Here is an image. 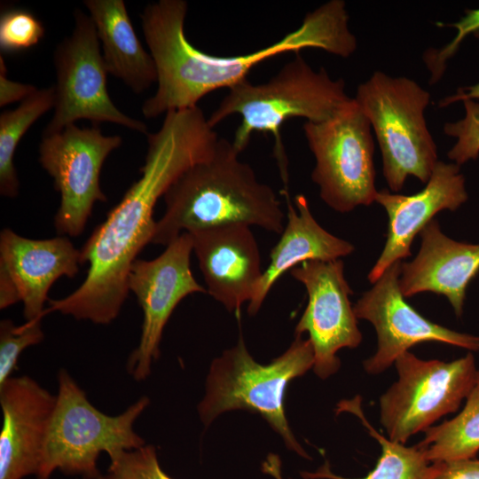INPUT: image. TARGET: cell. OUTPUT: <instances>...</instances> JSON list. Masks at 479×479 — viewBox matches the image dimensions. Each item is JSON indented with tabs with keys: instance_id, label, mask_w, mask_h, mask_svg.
Segmentation results:
<instances>
[{
	"instance_id": "1",
	"label": "cell",
	"mask_w": 479,
	"mask_h": 479,
	"mask_svg": "<svg viewBox=\"0 0 479 479\" xmlns=\"http://www.w3.org/2000/svg\"><path fill=\"white\" fill-rule=\"evenodd\" d=\"M146 137L147 151L140 177L80 249L81 264H89L83 282L70 294L49 300L46 314L59 311L98 325L114 321L130 292V267L152 241L158 200L186 169L206 159L213 149L208 131L179 113L167 114L160 129Z\"/></svg>"
},
{
	"instance_id": "2",
	"label": "cell",
	"mask_w": 479,
	"mask_h": 479,
	"mask_svg": "<svg viewBox=\"0 0 479 479\" xmlns=\"http://www.w3.org/2000/svg\"><path fill=\"white\" fill-rule=\"evenodd\" d=\"M187 10L185 0H159L148 4L141 13L158 84L153 96L142 105L146 119L196 106L207 94L247 79L255 67L273 57L316 48L348 58L357 46L343 0H330L308 12L295 30L272 44L235 56H215L192 45L185 34Z\"/></svg>"
},
{
	"instance_id": "3",
	"label": "cell",
	"mask_w": 479,
	"mask_h": 479,
	"mask_svg": "<svg viewBox=\"0 0 479 479\" xmlns=\"http://www.w3.org/2000/svg\"><path fill=\"white\" fill-rule=\"evenodd\" d=\"M240 154L232 141L219 137L208 157L176 180L163 196L165 211L152 244L166 247L183 232L227 224L281 234L287 216L277 194Z\"/></svg>"
},
{
	"instance_id": "4",
	"label": "cell",
	"mask_w": 479,
	"mask_h": 479,
	"mask_svg": "<svg viewBox=\"0 0 479 479\" xmlns=\"http://www.w3.org/2000/svg\"><path fill=\"white\" fill-rule=\"evenodd\" d=\"M351 98L345 92L343 79H332L324 67L314 70L297 52L267 82L253 84L246 79L229 88L208 120L215 128L230 115L241 117L232 141L240 153L255 132L271 134L274 156L287 191L288 161L281 136L283 124L293 118H304L310 122L326 121Z\"/></svg>"
},
{
	"instance_id": "5",
	"label": "cell",
	"mask_w": 479,
	"mask_h": 479,
	"mask_svg": "<svg viewBox=\"0 0 479 479\" xmlns=\"http://www.w3.org/2000/svg\"><path fill=\"white\" fill-rule=\"evenodd\" d=\"M313 365L312 345L302 335H295L290 347L268 365H261L251 357L240 336L234 347L211 364L206 394L198 406L200 420L208 426L228 411L246 409L259 413L289 449L309 458L289 428L284 398L289 382Z\"/></svg>"
},
{
	"instance_id": "6",
	"label": "cell",
	"mask_w": 479,
	"mask_h": 479,
	"mask_svg": "<svg viewBox=\"0 0 479 479\" xmlns=\"http://www.w3.org/2000/svg\"><path fill=\"white\" fill-rule=\"evenodd\" d=\"M149 404L142 397L122 413L111 416L97 409L67 370L58 374L56 404L47 430L37 479H50L59 469L67 475L94 479L103 452L112 459L145 444L134 423Z\"/></svg>"
},
{
	"instance_id": "7",
	"label": "cell",
	"mask_w": 479,
	"mask_h": 479,
	"mask_svg": "<svg viewBox=\"0 0 479 479\" xmlns=\"http://www.w3.org/2000/svg\"><path fill=\"white\" fill-rule=\"evenodd\" d=\"M354 99L375 133L389 189L399 192L409 176L427 184L439 161L424 114L429 92L408 77L375 71Z\"/></svg>"
},
{
	"instance_id": "8",
	"label": "cell",
	"mask_w": 479,
	"mask_h": 479,
	"mask_svg": "<svg viewBox=\"0 0 479 479\" xmlns=\"http://www.w3.org/2000/svg\"><path fill=\"white\" fill-rule=\"evenodd\" d=\"M303 132L316 162L311 179L328 207L347 213L375 201L372 127L354 98L326 121L305 122Z\"/></svg>"
},
{
	"instance_id": "9",
	"label": "cell",
	"mask_w": 479,
	"mask_h": 479,
	"mask_svg": "<svg viewBox=\"0 0 479 479\" xmlns=\"http://www.w3.org/2000/svg\"><path fill=\"white\" fill-rule=\"evenodd\" d=\"M394 364L398 379L380 398V421L389 439L402 444L457 411L479 373L472 353L444 362L405 351Z\"/></svg>"
},
{
	"instance_id": "10",
	"label": "cell",
	"mask_w": 479,
	"mask_h": 479,
	"mask_svg": "<svg viewBox=\"0 0 479 479\" xmlns=\"http://www.w3.org/2000/svg\"><path fill=\"white\" fill-rule=\"evenodd\" d=\"M53 115L43 135L60 132L78 120L112 122L147 136L146 124L122 113L106 88L108 74L94 22L80 9L74 11L72 33L55 48Z\"/></svg>"
},
{
	"instance_id": "11",
	"label": "cell",
	"mask_w": 479,
	"mask_h": 479,
	"mask_svg": "<svg viewBox=\"0 0 479 479\" xmlns=\"http://www.w3.org/2000/svg\"><path fill=\"white\" fill-rule=\"evenodd\" d=\"M122 137L106 136L100 129L75 124L51 135H43L38 161L60 194L54 216L59 235L79 236L84 231L94 204L106 201L100 187V173L107 156L121 146Z\"/></svg>"
},
{
	"instance_id": "12",
	"label": "cell",
	"mask_w": 479,
	"mask_h": 479,
	"mask_svg": "<svg viewBox=\"0 0 479 479\" xmlns=\"http://www.w3.org/2000/svg\"><path fill=\"white\" fill-rule=\"evenodd\" d=\"M192 252V235L183 232L156 258H137L130 267L129 290L137 297L144 317L138 345L126 368L137 381L149 376L153 361L159 357L163 329L177 304L192 294L207 293L193 277Z\"/></svg>"
},
{
	"instance_id": "13",
	"label": "cell",
	"mask_w": 479,
	"mask_h": 479,
	"mask_svg": "<svg viewBox=\"0 0 479 479\" xmlns=\"http://www.w3.org/2000/svg\"><path fill=\"white\" fill-rule=\"evenodd\" d=\"M290 274L304 286L308 294L295 335L309 334L314 350V372L326 379L340 367L337 351L357 348L362 342L344 263L342 259L308 261L292 269Z\"/></svg>"
},
{
	"instance_id": "14",
	"label": "cell",
	"mask_w": 479,
	"mask_h": 479,
	"mask_svg": "<svg viewBox=\"0 0 479 479\" xmlns=\"http://www.w3.org/2000/svg\"><path fill=\"white\" fill-rule=\"evenodd\" d=\"M402 261L389 266L353 306L357 318L369 321L375 328L376 352L364 361L370 374H379L412 346L439 342L468 350H479V337L436 324L416 311L403 295L399 279Z\"/></svg>"
},
{
	"instance_id": "15",
	"label": "cell",
	"mask_w": 479,
	"mask_h": 479,
	"mask_svg": "<svg viewBox=\"0 0 479 479\" xmlns=\"http://www.w3.org/2000/svg\"><path fill=\"white\" fill-rule=\"evenodd\" d=\"M460 166L438 161L426 186L412 195L378 191L375 201L389 217L387 240L375 264L368 274L375 283L393 263L411 255V247L417 234L443 210L455 211L468 198Z\"/></svg>"
},
{
	"instance_id": "16",
	"label": "cell",
	"mask_w": 479,
	"mask_h": 479,
	"mask_svg": "<svg viewBox=\"0 0 479 479\" xmlns=\"http://www.w3.org/2000/svg\"><path fill=\"white\" fill-rule=\"evenodd\" d=\"M190 234L207 293L228 311L238 312L251 301L263 273L251 226L227 224Z\"/></svg>"
},
{
	"instance_id": "17",
	"label": "cell",
	"mask_w": 479,
	"mask_h": 479,
	"mask_svg": "<svg viewBox=\"0 0 479 479\" xmlns=\"http://www.w3.org/2000/svg\"><path fill=\"white\" fill-rule=\"evenodd\" d=\"M55 404L56 396L27 375L0 385V479L36 475Z\"/></svg>"
},
{
	"instance_id": "18",
	"label": "cell",
	"mask_w": 479,
	"mask_h": 479,
	"mask_svg": "<svg viewBox=\"0 0 479 479\" xmlns=\"http://www.w3.org/2000/svg\"><path fill=\"white\" fill-rule=\"evenodd\" d=\"M80 264V249L67 236L35 240L10 228L0 232V268L18 288L26 320L45 316L51 287L61 277L74 278Z\"/></svg>"
},
{
	"instance_id": "19",
	"label": "cell",
	"mask_w": 479,
	"mask_h": 479,
	"mask_svg": "<svg viewBox=\"0 0 479 479\" xmlns=\"http://www.w3.org/2000/svg\"><path fill=\"white\" fill-rule=\"evenodd\" d=\"M420 235L418 255L412 261L402 263L400 290L404 297L422 292L444 295L460 318L467 286L479 272V244L452 240L443 233L436 219Z\"/></svg>"
},
{
	"instance_id": "20",
	"label": "cell",
	"mask_w": 479,
	"mask_h": 479,
	"mask_svg": "<svg viewBox=\"0 0 479 479\" xmlns=\"http://www.w3.org/2000/svg\"><path fill=\"white\" fill-rule=\"evenodd\" d=\"M287 202V223L280 239L272 247L270 263L248 302L247 312L255 315L271 287L287 271L308 261H333L350 255L354 246L325 230L314 218L306 197L298 194L292 204L288 191H284Z\"/></svg>"
},
{
	"instance_id": "21",
	"label": "cell",
	"mask_w": 479,
	"mask_h": 479,
	"mask_svg": "<svg viewBox=\"0 0 479 479\" xmlns=\"http://www.w3.org/2000/svg\"><path fill=\"white\" fill-rule=\"evenodd\" d=\"M101 42L108 74L141 94L157 82V69L150 52L137 36L123 0H85Z\"/></svg>"
},
{
	"instance_id": "22",
	"label": "cell",
	"mask_w": 479,
	"mask_h": 479,
	"mask_svg": "<svg viewBox=\"0 0 479 479\" xmlns=\"http://www.w3.org/2000/svg\"><path fill=\"white\" fill-rule=\"evenodd\" d=\"M461 412L425 430L418 447L431 462L467 459L479 452V373Z\"/></svg>"
},
{
	"instance_id": "23",
	"label": "cell",
	"mask_w": 479,
	"mask_h": 479,
	"mask_svg": "<svg viewBox=\"0 0 479 479\" xmlns=\"http://www.w3.org/2000/svg\"><path fill=\"white\" fill-rule=\"evenodd\" d=\"M54 86L37 89L13 110L0 114V194L19 195L20 181L13 163L18 145L27 130L54 107Z\"/></svg>"
},
{
	"instance_id": "24",
	"label": "cell",
	"mask_w": 479,
	"mask_h": 479,
	"mask_svg": "<svg viewBox=\"0 0 479 479\" xmlns=\"http://www.w3.org/2000/svg\"><path fill=\"white\" fill-rule=\"evenodd\" d=\"M344 409L356 413L379 442L381 453L374 468L365 477L358 479H437L444 462H431L418 445L408 447L402 443L391 441L380 435L365 420L360 408L353 402L344 404ZM334 479H349L333 476Z\"/></svg>"
},
{
	"instance_id": "25",
	"label": "cell",
	"mask_w": 479,
	"mask_h": 479,
	"mask_svg": "<svg viewBox=\"0 0 479 479\" xmlns=\"http://www.w3.org/2000/svg\"><path fill=\"white\" fill-rule=\"evenodd\" d=\"M43 318L26 320L16 326L11 319L0 322V385L17 369L20 354L28 347L40 343L44 337Z\"/></svg>"
},
{
	"instance_id": "26",
	"label": "cell",
	"mask_w": 479,
	"mask_h": 479,
	"mask_svg": "<svg viewBox=\"0 0 479 479\" xmlns=\"http://www.w3.org/2000/svg\"><path fill=\"white\" fill-rule=\"evenodd\" d=\"M45 28L30 11L15 8L4 10L0 16V49L2 52H17L36 45Z\"/></svg>"
},
{
	"instance_id": "27",
	"label": "cell",
	"mask_w": 479,
	"mask_h": 479,
	"mask_svg": "<svg viewBox=\"0 0 479 479\" xmlns=\"http://www.w3.org/2000/svg\"><path fill=\"white\" fill-rule=\"evenodd\" d=\"M110 459L106 473L94 479H172L161 469L153 445L124 451Z\"/></svg>"
},
{
	"instance_id": "28",
	"label": "cell",
	"mask_w": 479,
	"mask_h": 479,
	"mask_svg": "<svg viewBox=\"0 0 479 479\" xmlns=\"http://www.w3.org/2000/svg\"><path fill=\"white\" fill-rule=\"evenodd\" d=\"M463 105L464 117L444 125V134L457 139L447 156L459 166L479 156V102L467 99Z\"/></svg>"
},
{
	"instance_id": "29",
	"label": "cell",
	"mask_w": 479,
	"mask_h": 479,
	"mask_svg": "<svg viewBox=\"0 0 479 479\" xmlns=\"http://www.w3.org/2000/svg\"><path fill=\"white\" fill-rule=\"evenodd\" d=\"M437 25L455 28L456 35L450 43L441 49L431 48L424 53V62L430 72L429 83H435L441 79L446 69L448 59L455 54L468 35L479 38V8L466 10L465 15L456 22L451 24L440 22Z\"/></svg>"
},
{
	"instance_id": "30",
	"label": "cell",
	"mask_w": 479,
	"mask_h": 479,
	"mask_svg": "<svg viewBox=\"0 0 479 479\" xmlns=\"http://www.w3.org/2000/svg\"><path fill=\"white\" fill-rule=\"evenodd\" d=\"M6 66L0 55V106L23 101L33 94L37 88L32 84L12 81L7 78Z\"/></svg>"
},
{
	"instance_id": "31",
	"label": "cell",
	"mask_w": 479,
	"mask_h": 479,
	"mask_svg": "<svg viewBox=\"0 0 479 479\" xmlns=\"http://www.w3.org/2000/svg\"><path fill=\"white\" fill-rule=\"evenodd\" d=\"M437 479H479V459L473 458L444 462Z\"/></svg>"
},
{
	"instance_id": "32",
	"label": "cell",
	"mask_w": 479,
	"mask_h": 479,
	"mask_svg": "<svg viewBox=\"0 0 479 479\" xmlns=\"http://www.w3.org/2000/svg\"><path fill=\"white\" fill-rule=\"evenodd\" d=\"M18 302L20 296L15 283L6 271L0 268V309L4 310Z\"/></svg>"
},
{
	"instance_id": "33",
	"label": "cell",
	"mask_w": 479,
	"mask_h": 479,
	"mask_svg": "<svg viewBox=\"0 0 479 479\" xmlns=\"http://www.w3.org/2000/svg\"><path fill=\"white\" fill-rule=\"evenodd\" d=\"M479 98V82L467 87L459 88L457 92L453 95L447 96L438 102L440 107H445L451 104L458 101H464L467 99L475 100Z\"/></svg>"
}]
</instances>
